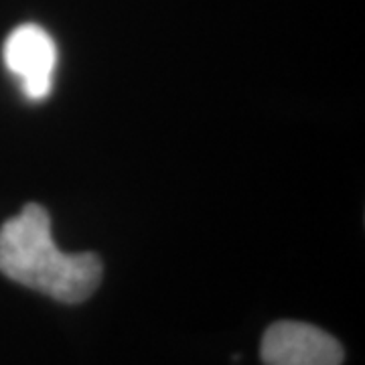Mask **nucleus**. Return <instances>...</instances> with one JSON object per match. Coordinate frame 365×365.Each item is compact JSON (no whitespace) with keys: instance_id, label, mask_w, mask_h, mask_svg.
<instances>
[{"instance_id":"obj_1","label":"nucleus","mask_w":365,"mask_h":365,"mask_svg":"<svg viewBox=\"0 0 365 365\" xmlns=\"http://www.w3.org/2000/svg\"><path fill=\"white\" fill-rule=\"evenodd\" d=\"M0 272L57 302L79 304L102 282V260L91 254H63L53 242L49 213L29 203L0 227Z\"/></svg>"},{"instance_id":"obj_3","label":"nucleus","mask_w":365,"mask_h":365,"mask_svg":"<svg viewBox=\"0 0 365 365\" xmlns=\"http://www.w3.org/2000/svg\"><path fill=\"white\" fill-rule=\"evenodd\" d=\"M266 365H341L343 347L319 327L299 321H278L262 337Z\"/></svg>"},{"instance_id":"obj_2","label":"nucleus","mask_w":365,"mask_h":365,"mask_svg":"<svg viewBox=\"0 0 365 365\" xmlns=\"http://www.w3.org/2000/svg\"><path fill=\"white\" fill-rule=\"evenodd\" d=\"M2 59L6 69L19 78L29 100L41 102L51 93L57 47L43 26L33 23L16 26L4 43Z\"/></svg>"}]
</instances>
